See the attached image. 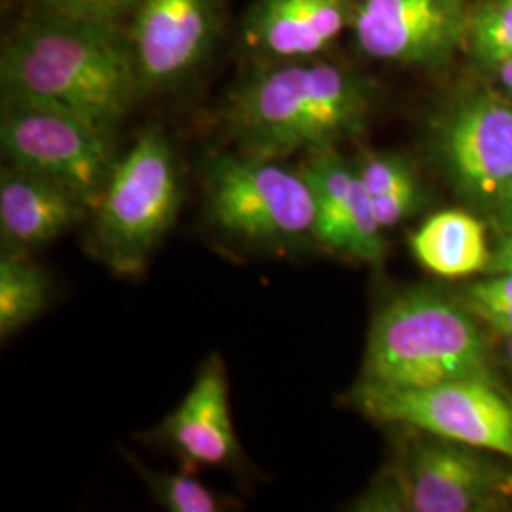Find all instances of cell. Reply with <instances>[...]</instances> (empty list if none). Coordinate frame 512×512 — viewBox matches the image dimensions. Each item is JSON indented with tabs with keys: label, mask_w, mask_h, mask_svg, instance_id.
<instances>
[{
	"label": "cell",
	"mask_w": 512,
	"mask_h": 512,
	"mask_svg": "<svg viewBox=\"0 0 512 512\" xmlns=\"http://www.w3.org/2000/svg\"><path fill=\"white\" fill-rule=\"evenodd\" d=\"M211 220L228 238L266 251L315 239V202L302 171L247 154H213L203 167Z\"/></svg>",
	"instance_id": "5b68a950"
},
{
	"label": "cell",
	"mask_w": 512,
	"mask_h": 512,
	"mask_svg": "<svg viewBox=\"0 0 512 512\" xmlns=\"http://www.w3.org/2000/svg\"><path fill=\"white\" fill-rule=\"evenodd\" d=\"M357 408L385 423L420 429L512 459V403L492 378H465L425 387L357 385Z\"/></svg>",
	"instance_id": "8992f818"
},
{
	"label": "cell",
	"mask_w": 512,
	"mask_h": 512,
	"mask_svg": "<svg viewBox=\"0 0 512 512\" xmlns=\"http://www.w3.org/2000/svg\"><path fill=\"white\" fill-rule=\"evenodd\" d=\"M183 179L175 150L160 128L139 135L118 158L93 220V247L112 272L139 274L175 224Z\"/></svg>",
	"instance_id": "277c9868"
},
{
	"label": "cell",
	"mask_w": 512,
	"mask_h": 512,
	"mask_svg": "<svg viewBox=\"0 0 512 512\" xmlns=\"http://www.w3.org/2000/svg\"><path fill=\"white\" fill-rule=\"evenodd\" d=\"M467 306L512 308V274H497L467 289Z\"/></svg>",
	"instance_id": "603a6c76"
},
{
	"label": "cell",
	"mask_w": 512,
	"mask_h": 512,
	"mask_svg": "<svg viewBox=\"0 0 512 512\" xmlns=\"http://www.w3.org/2000/svg\"><path fill=\"white\" fill-rule=\"evenodd\" d=\"M476 319L484 321L490 329L499 336L512 338V308H482V306H469Z\"/></svg>",
	"instance_id": "cb8c5ba5"
},
{
	"label": "cell",
	"mask_w": 512,
	"mask_h": 512,
	"mask_svg": "<svg viewBox=\"0 0 512 512\" xmlns=\"http://www.w3.org/2000/svg\"><path fill=\"white\" fill-rule=\"evenodd\" d=\"M310 183L315 202V239L330 251L348 255L351 224L363 194V183L357 167L336 152V148H321L310 152L300 169Z\"/></svg>",
	"instance_id": "9a60e30c"
},
{
	"label": "cell",
	"mask_w": 512,
	"mask_h": 512,
	"mask_svg": "<svg viewBox=\"0 0 512 512\" xmlns=\"http://www.w3.org/2000/svg\"><path fill=\"white\" fill-rule=\"evenodd\" d=\"M410 249L423 268L440 277L478 274L492 258L480 220L459 209L425 220L410 239Z\"/></svg>",
	"instance_id": "2e32d148"
},
{
	"label": "cell",
	"mask_w": 512,
	"mask_h": 512,
	"mask_svg": "<svg viewBox=\"0 0 512 512\" xmlns=\"http://www.w3.org/2000/svg\"><path fill=\"white\" fill-rule=\"evenodd\" d=\"M160 433L188 465L220 467L238 458L228 380L219 357H211L200 368L194 385L164 421Z\"/></svg>",
	"instance_id": "4fadbf2b"
},
{
	"label": "cell",
	"mask_w": 512,
	"mask_h": 512,
	"mask_svg": "<svg viewBox=\"0 0 512 512\" xmlns=\"http://www.w3.org/2000/svg\"><path fill=\"white\" fill-rule=\"evenodd\" d=\"M374 205V213L385 228L399 224L401 220L408 219L420 205V184L418 179L412 177L403 184L395 186L393 190L385 192L382 196L370 198Z\"/></svg>",
	"instance_id": "7402d4cb"
},
{
	"label": "cell",
	"mask_w": 512,
	"mask_h": 512,
	"mask_svg": "<svg viewBox=\"0 0 512 512\" xmlns=\"http://www.w3.org/2000/svg\"><path fill=\"white\" fill-rule=\"evenodd\" d=\"M469 19L465 0H357L349 29L372 59L439 67L467 37Z\"/></svg>",
	"instance_id": "9c48e42d"
},
{
	"label": "cell",
	"mask_w": 512,
	"mask_h": 512,
	"mask_svg": "<svg viewBox=\"0 0 512 512\" xmlns=\"http://www.w3.org/2000/svg\"><path fill=\"white\" fill-rule=\"evenodd\" d=\"M368 107L365 84L338 65L272 61L228 95L222 126L241 154L279 160L334 147L363 128Z\"/></svg>",
	"instance_id": "7a4b0ae2"
},
{
	"label": "cell",
	"mask_w": 512,
	"mask_h": 512,
	"mask_svg": "<svg viewBox=\"0 0 512 512\" xmlns=\"http://www.w3.org/2000/svg\"><path fill=\"white\" fill-rule=\"evenodd\" d=\"M439 154L471 202L494 207L512 181V105L495 93L458 101L440 120Z\"/></svg>",
	"instance_id": "30bf717a"
},
{
	"label": "cell",
	"mask_w": 512,
	"mask_h": 512,
	"mask_svg": "<svg viewBox=\"0 0 512 512\" xmlns=\"http://www.w3.org/2000/svg\"><path fill=\"white\" fill-rule=\"evenodd\" d=\"M50 283L46 274L23 258V253L12 251L0 260V334L2 338L37 319L46 308Z\"/></svg>",
	"instance_id": "e0dca14e"
},
{
	"label": "cell",
	"mask_w": 512,
	"mask_h": 512,
	"mask_svg": "<svg viewBox=\"0 0 512 512\" xmlns=\"http://www.w3.org/2000/svg\"><path fill=\"white\" fill-rule=\"evenodd\" d=\"M454 440H418L384 482L366 492L359 511L478 512L499 503L497 471Z\"/></svg>",
	"instance_id": "ba28073f"
},
{
	"label": "cell",
	"mask_w": 512,
	"mask_h": 512,
	"mask_svg": "<svg viewBox=\"0 0 512 512\" xmlns=\"http://www.w3.org/2000/svg\"><path fill=\"white\" fill-rule=\"evenodd\" d=\"M219 0H143L131 23L139 90H164L194 73L219 33Z\"/></svg>",
	"instance_id": "8fae6325"
},
{
	"label": "cell",
	"mask_w": 512,
	"mask_h": 512,
	"mask_svg": "<svg viewBox=\"0 0 512 512\" xmlns=\"http://www.w3.org/2000/svg\"><path fill=\"white\" fill-rule=\"evenodd\" d=\"M357 0H256L241 25L249 54L270 59H310L351 27Z\"/></svg>",
	"instance_id": "7c38bea8"
},
{
	"label": "cell",
	"mask_w": 512,
	"mask_h": 512,
	"mask_svg": "<svg viewBox=\"0 0 512 512\" xmlns=\"http://www.w3.org/2000/svg\"><path fill=\"white\" fill-rule=\"evenodd\" d=\"M492 378L488 342L459 298L410 289L376 313L366 344L363 384L425 387Z\"/></svg>",
	"instance_id": "3957f363"
},
{
	"label": "cell",
	"mask_w": 512,
	"mask_h": 512,
	"mask_svg": "<svg viewBox=\"0 0 512 512\" xmlns=\"http://www.w3.org/2000/svg\"><path fill=\"white\" fill-rule=\"evenodd\" d=\"M488 270L494 274H512V230L505 232L495 255L490 258Z\"/></svg>",
	"instance_id": "d4e9b609"
},
{
	"label": "cell",
	"mask_w": 512,
	"mask_h": 512,
	"mask_svg": "<svg viewBox=\"0 0 512 512\" xmlns=\"http://www.w3.org/2000/svg\"><path fill=\"white\" fill-rule=\"evenodd\" d=\"M0 141L10 164L67 188L92 211L118 162L110 133L35 103L2 101Z\"/></svg>",
	"instance_id": "52a82bcc"
},
{
	"label": "cell",
	"mask_w": 512,
	"mask_h": 512,
	"mask_svg": "<svg viewBox=\"0 0 512 512\" xmlns=\"http://www.w3.org/2000/svg\"><path fill=\"white\" fill-rule=\"evenodd\" d=\"M497 73H499V80H501L503 88L512 95V59L503 63V65H499Z\"/></svg>",
	"instance_id": "4316f807"
},
{
	"label": "cell",
	"mask_w": 512,
	"mask_h": 512,
	"mask_svg": "<svg viewBox=\"0 0 512 512\" xmlns=\"http://www.w3.org/2000/svg\"><path fill=\"white\" fill-rule=\"evenodd\" d=\"M503 359H505V365L509 368L512 376V338H507V344H505V349H503Z\"/></svg>",
	"instance_id": "83f0119b"
},
{
	"label": "cell",
	"mask_w": 512,
	"mask_h": 512,
	"mask_svg": "<svg viewBox=\"0 0 512 512\" xmlns=\"http://www.w3.org/2000/svg\"><path fill=\"white\" fill-rule=\"evenodd\" d=\"M143 0H37L38 12L55 18L73 19L118 29L124 19L133 18Z\"/></svg>",
	"instance_id": "ffe728a7"
},
{
	"label": "cell",
	"mask_w": 512,
	"mask_h": 512,
	"mask_svg": "<svg viewBox=\"0 0 512 512\" xmlns=\"http://www.w3.org/2000/svg\"><path fill=\"white\" fill-rule=\"evenodd\" d=\"M495 222L503 232L512 230V181L492 207Z\"/></svg>",
	"instance_id": "484cf974"
},
{
	"label": "cell",
	"mask_w": 512,
	"mask_h": 512,
	"mask_svg": "<svg viewBox=\"0 0 512 512\" xmlns=\"http://www.w3.org/2000/svg\"><path fill=\"white\" fill-rule=\"evenodd\" d=\"M2 101L69 112L112 133L139 90L129 40L118 29L35 12L0 57Z\"/></svg>",
	"instance_id": "6da1fadb"
},
{
	"label": "cell",
	"mask_w": 512,
	"mask_h": 512,
	"mask_svg": "<svg viewBox=\"0 0 512 512\" xmlns=\"http://www.w3.org/2000/svg\"><path fill=\"white\" fill-rule=\"evenodd\" d=\"M467 40L476 57L492 67L512 59V0H494L469 19Z\"/></svg>",
	"instance_id": "ac0fdd59"
},
{
	"label": "cell",
	"mask_w": 512,
	"mask_h": 512,
	"mask_svg": "<svg viewBox=\"0 0 512 512\" xmlns=\"http://www.w3.org/2000/svg\"><path fill=\"white\" fill-rule=\"evenodd\" d=\"M147 473L148 488L156 501L171 512H219L224 503L209 486L194 476Z\"/></svg>",
	"instance_id": "d6986e66"
},
{
	"label": "cell",
	"mask_w": 512,
	"mask_h": 512,
	"mask_svg": "<svg viewBox=\"0 0 512 512\" xmlns=\"http://www.w3.org/2000/svg\"><path fill=\"white\" fill-rule=\"evenodd\" d=\"M92 209L67 188L29 171L10 167L0 179V232L12 251L23 253L52 243Z\"/></svg>",
	"instance_id": "5bb4252c"
},
{
	"label": "cell",
	"mask_w": 512,
	"mask_h": 512,
	"mask_svg": "<svg viewBox=\"0 0 512 512\" xmlns=\"http://www.w3.org/2000/svg\"><path fill=\"white\" fill-rule=\"evenodd\" d=\"M357 173L365 184L370 198L382 196L395 186L416 177L412 165L397 154H370L365 162L357 167Z\"/></svg>",
	"instance_id": "44dd1931"
}]
</instances>
